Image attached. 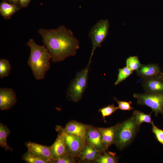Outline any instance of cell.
I'll use <instances>...</instances> for the list:
<instances>
[{
    "instance_id": "9c48e42d",
    "label": "cell",
    "mask_w": 163,
    "mask_h": 163,
    "mask_svg": "<svg viewBox=\"0 0 163 163\" xmlns=\"http://www.w3.org/2000/svg\"><path fill=\"white\" fill-rule=\"evenodd\" d=\"M86 144L85 141L81 138L66 133V149L67 152L74 158L79 157Z\"/></svg>"
},
{
    "instance_id": "8992f818",
    "label": "cell",
    "mask_w": 163,
    "mask_h": 163,
    "mask_svg": "<svg viewBox=\"0 0 163 163\" xmlns=\"http://www.w3.org/2000/svg\"><path fill=\"white\" fill-rule=\"evenodd\" d=\"M133 96L138 104L150 107L156 117L159 113L163 116V94L134 93Z\"/></svg>"
},
{
    "instance_id": "44dd1931",
    "label": "cell",
    "mask_w": 163,
    "mask_h": 163,
    "mask_svg": "<svg viewBox=\"0 0 163 163\" xmlns=\"http://www.w3.org/2000/svg\"><path fill=\"white\" fill-rule=\"evenodd\" d=\"M11 69L9 61L6 59H0V78H3L8 76Z\"/></svg>"
},
{
    "instance_id": "7c38bea8",
    "label": "cell",
    "mask_w": 163,
    "mask_h": 163,
    "mask_svg": "<svg viewBox=\"0 0 163 163\" xmlns=\"http://www.w3.org/2000/svg\"><path fill=\"white\" fill-rule=\"evenodd\" d=\"M141 85L145 93L163 94V80L159 75L143 79Z\"/></svg>"
},
{
    "instance_id": "52a82bcc",
    "label": "cell",
    "mask_w": 163,
    "mask_h": 163,
    "mask_svg": "<svg viewBox=\"0 0 163 163\" xmlns=\"http://www.w3.org/2000/svg\"><path fill=\"white\" fill-rule=\"evenodd\" d=\"M85 141L99 152H103L107 150L102 142V136L99 128L88 125Z\"/></svg>"
},
{
    "instance_id": "5b68a950",
    "label": "cell",
    "mask_w": 163,
    "mask_h": 163,
    "mask_svg": "<svg viewBox=\"0 0 163 163\" xmlns=\"http://www.w3.org/2000/svg\"><path fill=\"white\" fill-rule=\"evenodd\" d=\"M110 26L107 19H101L97 22L90 30L88 36L91 40L92 48L88 63L90 64L91 58L96 49L101 46V43L107 36Z\"/></svg>"
},
{
    "instance_id": "2e32d148",
    "label": "cell",
    "mask_w": 163,
    "mask_h": 163,
    "mask_svg": "<svg viewBox=\"0 0 163 163\" xmlns=\"http://www.w3.org/2000/svg\"><path fill=\"white\" fill-rule=\"evenodd\" d=\"M21 8L19 5L11 4L2 0L0 3V14L5 19H9Z\"/></svg>"
},
{
    "instance_id": "6da1fadb",
    "label": "cell",
    "mask_w": 163,
    "mask_h": 163,
    "mask_svg": "<svg viewBox=\"0 0 163 163\" xmlns=\"http://www.w3.org/2000/svg\"><path fill=\"white\" fill-rule=\"evenodd\" d=\"M38 32L53 63L62 62L68 57L75 56L79 48L78 40L64 25L54 29L41 28Z\"/></svg>"
},
{
    "instance_id": "e0dca14e",
    "label": "cell",
    "mask_w": 163,
    "mask_h": 163,
    "mask_svg": "<svg viewBox=\"0 0 163 163\" xmlns=\"http://www.w3.org/2000/svg\"><path fill=\"white\" fill-rule=\"evenodd\" d=\"M101 153L92 146L86 143L78 157L83 160L93 161Z\"/></svg>"
},
{
    "instance_id": "8fae6325",
    "label": "cell",
    "mask_w": 163,
    "mask_h": 163,
    "mask_svg": "<svg viewBox=\"0 0 163 163\" xmlns=\"http://www.w3.org/2000/svg\"><path fill=\"white\" fill-rule=\"evenodd\" d=\"M59 130L55 141L51 146L52 154L54 160L59 158L67 152L65 144L66 133L63 128H60Z\"/></svg>"
},
{
    "instance_id": "4316f807",
    "label": "cell",
    "mask_w": 163,
    "mask_h": 163,
    "mask_svg": "<svg viewBox=\"0 0 163 163\" xmlns=\"http://www.w3.org/2000/svg\"><path fill=\"white\" fill-rule=\"evenodd\" d=\"M74 157L67 152L59 158L54 160L53 163H75Z\"/></svg>"
},
{
    "instance_id": "7a4b0ae2",
    "label": "cell",
    "mask_w": 163,
    "mask_h": 163,
    "mask_svg": "<svg viewBox=\"0 0 163 163\" xmlns=\"http://www.w3.org/2000/svg\"><path fill=\"white\" fill-rule=\"evenodd\" d=\"M27 45L30 49L27 61L28 65L36 79H43L50 68V60L51 56L44 45L37 44L33 39L29 40Z\"/></svg>"
},
{
    "instance_id": "7402d4cb",
    "label": "cell",
    "mask_w": 163,
    "mask_h": 163,
    "mask_svg": "<svg viewBox=\"0 0 163 163\" xmlns=\"http://www.w3.org/2000/svg\"><path fill=\"white\" fill-rule=\"evenodd\" d=\"M118 71L117 78L115 82V85H117L125 80L133 72V71L129 69L126 66L122 68H119Z\"/></svg>"
},
{
    "instance_id": "cb8c5ba5",
    "label": "cell",
    "mask_w": 163,
    "mask_h": 163,
    "mask_svg": "<svg viewBox=\"0 0 163 163\" xmlns=\"http://www.w3.org/2000/svg\"><path fill=\"white\" fill-rule=\"evenodd\" d=\"M22 159L27 163H47L44 160L31 153L28 150L23 155Z\"/></svg>"
},
{
    "instance_id": "4fadbf2b",
    "label": "cell",
    "mask_w": 163,
    "mask_h": 163,
    "mask_svg": "<svg viewBox=\"0 0 163 163\" xmlns=\"http://www.w3.org/2000/svg\"><path fill=\"white\" fill-rule=\"evenodd\" d=\"M88 126L87 125L75 120H71L66 124L64 129L67 134L78 137L85 141Z\"/></svg>"
},
{
    "instance_id": "d6986e66",
    "label": "cell",
    "mask_w": 163,
    "mask_h": 163,
    "mask_svg": "<svg viewBox=\"0 0 163 163\" xmlns=\"http://www.w3.org/2000/svg\"><path fill=\"white\" fill-rule=\"evenodd\" d=\"M11 133V131L7 126L0 123V146L4 149L6 151L12 152L13 149L9 147L7 143L8 136Z\"/></svg>"
},
{
    "instance_id": "4dcf8cb0",
    "label": "cell",
    "mask_w": 163,
    "mask_h": 163,
    "mask_svg": "<svg viewBox=\"0 0 163 163\" xmlns=\"http://www.w3.org/2000/svg\"><path fill=\"white\" fill-rule=\"evenodd\" d=\"M159 75L163 80V72H161Z\"/></svg>"
},
{
    "instance_id": "30bf717a",
    "label": "cell",
    "mask_w": 163,
    "mask_h": 163,
    "mask_svg": "<svg viewBox=\"0 0 163 163\" xmlns=\"http://www.w3.org/2000/svg\"><path fill=\"white\" fill-rule=\"evenodd\" d=\"M17 102L16 95L12 88H0V110H7L13 107Z\"/></svg>"
},
{
    "instance_id": "f546056e",
    "label": "cell",
    "mask_w": 163,
    "mask_h": 163,
    "mask_svg": "<svg viewBox=\"0 0 163 163\" xmlns=\"http://www.w3.org/2000/svg\"><path fill=\"white\" fill-rule=\"evenodd\" d=\"M7 2L13 4H15L20 6L19 0H4Z\"/></svg>"
},
{
    "instance_id": "3957f363",
    "label": "cell",
    "mask_w": 163,
    "mask_h": 163,
    "mask_svg": "<svg viewBox=\"0 0 163 163\" xmlns=\"http://www.w3.org/2000/svg\"><path fill=\"white\" fill-rule=\"evenodd\" d=\"M140 127L133 115L119 123L116 131L115 144L119 150L123 149L132 142L139 131Z\"/></svg>"
},
{
    "instance_id": "ac0fdd59",
    "label": "cell",
    "mask_w": 163,
    "mask_h": 163,
    "mask_svg": "<svg viewBox=\"0 0 163 163\" xmlns=\"http://www.w3.org/2000/svg\"><path fill=\"white\" fill-rule=\"evenodd\" d=\"M93 161L97 163H116L118 162V158L115 153L105 151L101 153Z\"/></svg>"
},
{
    "instance_id": "f1b7e54d",
    "label": "cell",
    "mask_w": 163,
    "mask_h": 163,
    "mask_svg": "<svg viewBox=\"0 0 163 163\" xmlns=\"http://www.w3.org/2000/svg\"><path fill=\"white\" fill-rule=\"evenodd\" d=\"M31 0H19L21 8H25L27 7Z\"/></svg>"
},
{
    "instance_id": "9a60e30c",
    "label": "cell",
    "mask_w": 163,
    "mask_h": 163,
    "mask_svg": "<svg viewBox=\"0 0 163 163\" xmlns=\"http://www.w3.org/2000/svg\"><path fill=\"white\" fill-rule=\"evenodd\" d=\"M120 123L108 128H99L101 132L102 142L107 150L112 144H115L116 139V133Z\"/></svg>"
},
{
    "instance_id": "d4e9b609",
    "label": "cell",
    "mask_w": 163,
    "mask_h": 163,
    "mask_svg": "<svg viewBox=\"0 0 163 163\" xmlns=\"http://www.w3.org/2000/svg\"><path fill=\"white\" fill-rule=\"evenodd\" d=\"M118 109L117 107H115L114 104H112L100 108L98 111L101 113L103 120L106 123V117L111 115Z\"/></svg>"
},
{
    "instance_id": "ba28073f",
    "label": "cell",
    "mask_w": 163,
    "mask_h": 163,
    "mask_svg": "<svg viewBox=\"0 0 163 163\" xmlns=\"http://www.w3.org/2000/svg\"><path fill=\"white\" fill-rule=\"evenodd\" d=\"M27 150L34 155L46 161L47 163H53L51 146H47L31 142L25 143Z\"/></svg>"
},
{
    "instance_id": "5bb4252c",
    "label": "cell",
    "mask_w": 163,
    "mask_h": 163,
    "mask_svg": "<svg viewBox=\"0 0 163 163\" xmlns=\"http://www.w3.org/2000/svg\"><path fill=\"white\" fill-rule=\"evenodd\" d=\"M136 71L137 75L143 79L158 76L161 72L159 65L154 63L142 64Z\"/></svg>"
},
{
    "instance_id": "603a6c76",
    "label": "cell",
    "mask_w": 163,
    "mask_h": 163,
    "mask_svg": "<svg viewBox=\"0 0 163 163\" xmlns=\"http://www.w3.org/2000/svg\"><path fill=\"white\" fill-rule=\"evenodd\" d=\"M126 66L134 71L137 70L142 64L139 61L138 56H130L126 60Z\"/></svg>"
},
{
    "instance_id": "484cf974",
    "label": "cell",
    "mask_w": 163,
    "mask_h": 163,
    "mask_svg": "<svg viewBox=\"0 0 163 163\" xmlns=\"http://www.w3.org/2000/svg\"><path fill=\"white\" fill-rule=\"evenodd\" d=\"M151 124L152 132L154 134L157 140L163 146V130L155 126L153 121Z\"/></svg>"
},
{
    "instance_id": "277c9868",
    "label": "cell",
    "mask_w": 163,
    "mask_h": 163,
    "mask_svg": "<svg viewBox=\"0 0 163 163\" xmlns=\"http://www.w3.org/2000/svg\"><path fill=\"white\" fill-rule=\"evenodd\" d=\"M90 64L88 63L86 67L78 72L71 82L67 91V97L69 100L77 102L82 98L87 85Z\"/></svg>"
},
{
    "instance_id": "ffe728a7",
    "label": "cell",
    "mask_w": 163,
    "mask_h": 163,
    "mask_svg": "<svg viewBox=\"0 0 163 163\" xmlns=\"http://www.w3.org/2000/svg\"><path fill=\"white\" fill-rule=\"evenodd\" d=\"M152 112L147 114L138 110H135L133 112V115L135 118L137 123L139 126L143 123H151L152 121L151 114Z\"/></svg>"
},
{
    "instance_id": "83f0119b",
    "label": "cell",
    "mask_w": 163,
    "mask_h": 163,
    "mask_svg": "<svg viewBox=\"0 0 163 163\" xmlns=\"http://www.w3.org/2000/svg\"><path fill=\"white\" fill-rule=\"evenodd\" d=\"M114 98L118 104L117 107L118 109L122 110L128 111L131 110L133 109V108L131 106L132 104L131 101H119L115 97H114Z\"/></svg>"
}]
</instances>
